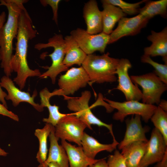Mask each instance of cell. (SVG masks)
<instances>
[{
    "mask_svg": "<svg viewBox=\"0 0 167 167\" xmlns=\"http://www.w3.org/2000/svg\"><path fill=\"white\" fill-rule=\"evenodd\" d=\"M37 33L31 18L24 7L19 18L15 53L12 55L10 63L13 71L17 73L13 81L21 90L24 88L28 77H39L41 74L39 69L33 70L29 67L27 59L28 41L36 37Z\"/></svg>",
    "mask_w": 167,
    "mask_h": 167,
    "instance_id": "1",
    "label": "cell"
},
{
    "mask_svg": "<svg viewBox=\"0 0 167 167\" xmlns=\"http://www.w3.org/2000/svg\"><path fill=\"white\" fill-rule=\"evenodd\" d=\"M27 0H1L0 6L7 8L8 15L7 21L0 32V60L1 67L6 75L9 77L13 71L10 65L13 55V41L16 38L20 14Z\"/></svg>",
    "mask_w": 167,
    "mask_h": 167,
    "instance_id": "2",
    "label": "cell"
},
{
    "mask_svg": "<svg viewBox=\"0 0 167 167\" xmlns=\"http://www.w3.org/2000/svg\"><path fill=\"white\" fill-rule=\"evenodd\" d=\"M107 52L101 55H87L82 66L90 82L97 84L113 83L117 80L116 71L120 59L111 57Z\"/></svg>",
    "mask_w": 167,
    "mask_h": 167,
    "instance_id": "3",
    "label": "cell"
},
{
    "mask_svg": "<svg viewBox=\"0 0 167 167\" xmlns=\"http://www.w3.org/2000/svg\"><path fill=\"white\" fill-rule=\"evenodd\" d=\"M50 47L54 49L52 53L47 55L51 58L52 64L48 68V70L41 74L39 78H45L49 77L51 79L52 83L54 84L57 75L68 69V68L63 63L65 55V43L62 35L55 34L49 39L47 43H38L34 46V48L39 50Z\"/></svg>",
    "mask_w": 167,
    "mask_h": 167,
    "instance_id": "4",
    "label": "cell"
},
{
    "mask_svg": "<svg viewBox=\"0 0 167 167\" xmlns=\"http://www.w3.org/2000/svg\"><path fill=\"white\" fill-rule=\"evenodd\" d=\"M90 91L85 90L83 92L80 97H71L67 96V107L68 109L74 113L73 114L82 121L88 128L92 130L91 125H95L107 128L112 135L113 141L116 140L112 130V124L105 123L97 118L92 113L89 105L91 97Z\"/></svg>",
    "mask_w": 167,
    "mask_h": 167,
    "instance_id": "5",
    "label": "cell"
},
{
    "mask_svg": "<svg viewBox=\"0 0 167 167\" xmlns=\"http://www.w3.org/2000/svg\"><path fill=\"white\" fill-rule=\"evenodd\" d=\"M130 77L134 84L140 86L142 89V103L159 105L162 95L167 89V84L164 83L153 72Z\"/></svg>",
    "mask_w": 167,
    "mask_h": 167,
    "instance_id": "6",
    "label": "cell"
},
{
    "mask_svg": "<svg viewBox=\"0 0 167 167\" xmlns=\"http://www.w3.org/2000/svg\"><path fill=\"white\" fill-rule=\"evenodd\" d=\"M113 108L117 111L113 115V118L115 120L123 122L126 117L130 115H138L142 118L145 122H147L150 119L157 106L141 103L134 100L123 102L116 101L106 98H103Z\"/></svg>",
    "mask_w": 167,
    "mask_h": 167,
    "instance_id": "7",
    "label": "cell"
},
{
    "mask_svg": "<svg viewBox=\"0 0 167 167\" xmlns=\"http://www.w3.org/2000/svg\"><path fill=\"white\" fill-rule=\"evenodd\" d=\"M90 82L89 78L82 66L72 67L60 77L58 82L59 88L54 90L51 94L52 96H62L65 99L67 96L73 95L80 88L85 87Z\"/></svg>",
    "mask_w": 167,
    "mask_h": 167,
    "instance_id": "8",
    "label": "cell"
},
{
    "mask_svg": "<svg viewBox=\"0 0 167 167\" xmlns=\"http://www.w3.org/2000/svg\"><path fill=\"white\" fill-rule=\"evenodd\" d=\"M55 127V135L59 139L74 142L81 146V140L87 125L73 113L66 114Z\"/></svg>",
    "mask_w": 167,
    "mask_h": 167,
    "instance_id": "9",
    "label": "cell"
},
{
    "mask_svg": "<svg viewBox=\"0 0 167 167\" xmlns=\"http://www.w3.org/2000/svg\"><path fill=\"white\" fill-rule=\"evenodd\" d=\"M70 34L87 55L92 54L96 51L104 53L110 38L109 35L103 32L91 34L80 28L72 31Z\"/></svg>",
    "mask_w": 167,
    "mask_h": 167,
    "instance_id": "10",
    "label": "cell"
},
{
    "mask_svg": "<svg viewBox=\"0 0 167 167\" xmlns=\"http://www.w3.org/2000/svg\"><path fill=\"white\" fill-rule=\"evenodd\" d=\"M131 67V64L128 59H120L115 72L118 75V84L112 90L116 89L122 92L126 101H139L142 99V92L138 85L132 82L129 75L128 71Z\"/></svg>",
    "mask_w": 167,
    "mask_h": 167,
    "instance_id": "11",
    "label": "cell"
},
{
    "mask_svg": "<svg viewBox=\"0 0 167 167\" xmlns=\"http://www.w3.org/2000/svg\"><path fill=\"white\" fill-rule=\"evenodd\" d=\"M167 151V144L160 131L154 128L148 140L145 152L139 165V167H148L161 161Z\"/></svg>",
    "mask_w": 167,
    "mask_h": 167,
    "instance_id": "12",
    "label": "cell"
},
{
    "mask_svg": "<svg viewBox=\"0 0 167 167\" xmlns=\"http://www.w3.org/2000/svg\"><path fill=\"white\" fill-rule=\"evenodd\" d=\"M149 20L139 14L131 18L125 17L122 18L118 22L116 28L109 34V44L114 42L125 36L137 35L146 27Z\"/></svg>",
    "mask_w": 167,
    "mask_h": 167,
    "instance_id": "13",
    "label": "cell"
},
{
    "mask_svg": "<svg viewBox=\"0 0 167 167\" xmlns=\"http://www.w3.org/2000/svg\"><path fill=\"white\" fill-rule=\"evenodd\" d=\"M132 115L131 118L125 120L126 130L123 139L118 145L119 150L135 142L148 141L146 133L149 131V127L142 126L140 116Z\"/></svg>",
    "mask_w": 167,
    "mask_h": 167,
    "instance_id": "14",
    "label": "cell"
},
{
    "mask_svg": "<svg viewBox=\"0 0 167 167\" xmlns=\"http://www.w3.org/2000/svg\"><path fill=\"white\" fill-rule=\"evenodd\" d=\"M0 85L5 88L8 94L5 97L6 100H11L14 106H17L22 102H27L31 105L37 111L41 112L43 110L40 104L36 103L34 99L37 95V92L35 90L31 96L29 92L22 91L15 85L13 81L9 77L3 76L1 79Z\"/></svg>",
    "mask_w": 167,
    "mask_h": 167,
    "instance_id": "15",
    "label": "cell"
},
{
    "mask_svg": "<svg viewBox=\"0 0 167 167\" xmlns=\"http://www.w3.org/2000/svg\"><path fill=\"white\" fill-rule=\"evenodd\" d=\"M151 33L147 38L152 44L144 49V54L150 57L161 56L167 65V27L159 32L152 30Z\"/></svg>",
    "mask_w": 167,
    "mask_h": 167,
    "instance_id": "16",
    "label": "cell"
},
{
    "mask_svg": "<svg viewBox=\"0 0 167 167\" xmlns=\"http://www.w3.org/2000/svg\"><path fill=\"white\" fill-rule=\"evenodd\" d=\"M49 137L50 146L48 156L45 161L38 167H48V164L52 162L57 163L60 167H69L66 151L62 145L58 144V140L55 135V127L52 125Z\"/></svg>",
    "mask_w": 167,
    "mask_h": 167,
    "instance_id": "17",
    "label": "cell"
},
{
    "mask_svg": "<svg viewBox=\"0 0 167 167\" xmlns=\"http://www.w3.org/2000/svg\"><path fill=\"white\" fill-rule=\"evenodd\" d=\"M83 17L87 26L86 31L88 32L94 34L102 32L101 12L96 1L91 0L85 4Z\"/></svg>",
    "mask_w": 167,
    "mask_h": 167,
    "instance_id": "18",
    "label": "cell"
},
{
    "mask_svg": "<svg viewBox=\"0 0 167 167\" xmlns=\"http://www.w3.org/2000/svg\"><path fill=\"white\" fill-rule=\"evenodd\" d=\"M61 143L66 153L69 167H88L99 160L87 157L81 146L72 145L63 140H61Z\"/></svg>",
    "mask_w": 167,
    "mask_h": 167,
    "instance_id": "19",
    "label": "cell"
},
{
    "mask_svg": "<svg viewBox=\"0 0 167 167\" xmlns=\"http://www.w3.org/2000/svg\"><path fill=\"white\" fill-rule=\"evenodd\" d=\"M64 39L65 55L63 64L68 68L75 64L82 66L87 55L81 49L71 36H67Z\"/></svg>",
    "mask_w": 167,
    "mask_h": 167,
    "instance_id": "20",
    "label": "cell"
},
{
    "mask_svg": "<svg viewBox=\"0 0 167 167\" xmlns=\"http://www.w3.org/2000/svg\"><path fill=\"white\" fill-rule=\"evenodd\" d=\"M103 10L101 11L102 31L109 35L113 31L115 24L126 15L119 7L112 5L101 2Z\"/></svg>",
    "mask_w": 167,
    "mask_h": 167,
    "instance_id": "21",
    "label": "cell"
},
{
    "mask_svg": "<svg viewBox=\"0 0 167 167\" xmlns=\"http://www.w3.org/2000/svg\"><path fill=\"white\" fill-rule=\"evenodd\" d=\"M118 144L117 141H113L112 143L109 144L101 143L84 132L81 140V146L86 156L89 158L94 159L100 152L105 151L111 152L116 149Z\"/></svg>",
    "mask_w": 167,
    "mask_h": 167,
    "instance_id": "22",
    "label": "cell"
},
{
    "mask_svg": "<svg viewBox=\"0 0 167 167\" xmlns=\"http://www.w3.org/2000/svg\"><path fill=\"white\" fill-rule=\"evenodd\" d=\"M148 142L133 143L122 148L121 154L124 156L126 167H139L140 162L145 152Z\"/></svg>",
    "mask_w": 167,
    "mask_h": 167,
    "instance_id": "23",
    "label": "cell"
},
{
    "mask_svg": "<svg viewBox=\"0 0 167 167\" xmlns=\"http://www.w3.org/2000/svg\"><path fill=\"white\" fill-rule=\"evenodd\" d=\"M41 98L40 105L43 108L46 107L49 111L48 118H44L43 121L55 126L58 122L66 114L62 113L59 111V107L55 105H52L49 102V99L52 97L50 92L47 88L41 90L40 92Z\"/></svg>",
    "mask_w": 167,
    "mask_h": 167,
    "instance_id": "24",
    "label": "cell"
},
{
    "mask_svg": "<svg viewBox=\"0 0 167 167\" xmlns=\"http://www.w3.org/2000/svg\"><path fill=\"white\" fill-rule=\"evenodd\" d=\"M144 3V6L139 8V14L149 20L158 15L164 18H167V0L156 1L146 0Z\"/></svg>",
    "mask_w": 167,
    "mask_h": 167,
    "instance_id": "25",
    "label": "cell"
},
{
    "mask_svg": "<svg viewBox=\"0 0 167 167\" xmlns=\"http://www.w3.org/2000/svg\"><path fill=\"white\" fill-rule=\"evenodd\" d=\"M51 124L46 123L43 128L36 129L35 131V135L38 139L39 143V149L36 158L40 164L44 163L47 158V138L51 132Z\"/></svg>",
    "mask_w": 167,
    "mask_h": 167,
    "instance_id": "26",
    "label": "cell"
},
{
    "mask_svg": "<svg viewBox=\"0 0 167 167\" xmlns=\"http://www.w3.org/2000/svg\"><path fill=\"white\" fill-rule=\"evenodd\" d=\"M155 128L162 135L165 141L167 144V113L159 106L154 111L150 119Z\"/></svg>",
    "mask_w": 167,
    "mask_h": 167,
    "instance_id": "27",
    "label": "cell"
},
{
    "mask_svg": "<svg viewBox=\"0 0 167 167\" xmlns=\"http://www.w3.org/2000/svg\"><path fill=\"white\" fill-rule=\"evenodd\" d=\"M146 0H143L139 2L130 3L122 0H103L101 1L118 6L126 15H133L139 13L140 5L144 3Z\"/></svg>",
    "mask_w": 167,
    "mask_h": 167,
    "instance_id": "28",
    "label": "cell"
},
{
    "mask_svg": "<svg viewBox=\"0 0 167 167\" xmlns=\"http://www.w3.org/2000/svg\"><path fill=\"white\" fill-rule=\"evenodd\" d=\"M141 61L152 66L155 69L153 72L164 83L167 84V65L158 63L152 60L149 56L144 54L141 57Z\"/></svg>",
    "mask_w": 167,
    "mask_h": 167,
    "instance_id": "29",
    "label": "cell"
},
{
    "mask_svg": "<svg viewBox=\"0 0 167 167\" xmlns=\"http://www.w3.org/2000/svg\"><path fill=\"white\" fill-rule=\"evenodd\" d=\"M107 163L108 167H126L124 156L117 150H115L113 155L109 156Z\"/></svg>",
    "mask_w": 167,
    "mask_h": 167,
    "instance_id": "30",
    "label": "cell"
},
{
    "mask_svg": "<svg viewBox=\"0 0 167 167\" xmlns=\"http://www.w3.org/2000/svg\"><path fill=\"white\" fill-rule=\"evenodd\" d=\"M60 0H41L40 2L41 4L44 6L47 5L50 6L53 12V19L55 23L58 24V6L59 2H61Z\"/></svg>",
    "mask_w": 167,
    "mask_h": 167,
    "instance_id": "31",
    "label": "cell"
},
{
    "mask_svg": "<svg viewBox=\"0 0 167 167\" xmlns=\"http://www.w3.org/2000/svg\"><path fill=\"white\" fill-rule=\"evenodd\" d=\"M0 114L7 116L13 120L18 121L19 118L18 116L12 112L9 111L7 108L3 104L0 103Z\"/></svg>",
    "mask_w": 167,
    "mask_h": 167,
    "instance_id": "32",
    "label": "cell"
},
{
    "mask_svg": "<svg viewBox=\"0 0 167 167\" xmlns=\"http://www.w3.org/2000/svg\"><path fill=\"white\" fill-rule=\"evenodd\" d=\"M88 167H108V166L105 159H99L96 162Z\"/></svg>",
    "mask_w": 167,
    "mask_h": 167,
    "instance_id": "33",
    "label": "cell"
},
{
    "mask_svg": "<svg viewBox=\"0 0 167 167\" xmlns=\"http://www.w3.org/2000/svg\"><path fill=\"white\" fill-rule=\"evenodd\" d=\"M155 167H167V151L166 152L162 159L157 162Z\"/></svg>",
    "mask_w": 167,
    "mask_h": 167,
    "instance_id": "34",
    "label": "cell"
},
{
    "mask_svg": "<svg viewBox=\"0 0 167 167\" xmlns=\"http://www.w3.org/2000/svg\"><path fill=\"white\" fill-rule=\"evenodd\" d=\"M7 94L3 91L1 88L0 82V101L5 107L7 108V105L5 98Z\"/></svg>",
    "mask_w": 167,
    "mask_h": 167,
    "instance_id": "35",
    "label": "cell"
},
{
    "mask_svg": "<svg viewBox=\"0 0 167 167\" xmlns=\"http://www.w3.org/2000/svg\"><path fill=\"white\" fill-rule=\"evenodd\" d=\"M6 14L5 12L2 11L0 14V32L5 23L6 20Z\"/></svg>",
    "mask_w": 167,
    "mask_h": 167,
    "instance_id": "36",
    "label": "cell"
},
{
    "mask_svg": "<svg viewBox=\"0 0 167 167\" xmlns=\"http://www.w3.org/2000/svg\"><path fill=\"white\" fill-rule=\"evenodd\" d=\"M158 106L164 111H167V101L166 100H162L158 105Z\"/></svg>",
    "mask_w": 167,
    "mask_h": 167,
    "instance_id": "37",
    "label": "cell"
},
{
    "mask_svg": "<svg viewBox=\"0 0 167 167\" xmlns=\"http://www.w3.org/2000/svg\"><path fill=\"white\" fill-rule=\"evenodd\" d=\"M48 167H60L57 163L52 162L49 163L48 165Z\"/></svg>",
    "mask_w": 167,
    "mask_h": 167,
    "instance_id": "38",
    "label": "cell"
},
{
    "mask_svg": "<svg viewBox=\"0 0 167 167\" xmlns=\"http://www.w3.org/2000/svg\"><path fill=\"white\" fill-rule=\"evenodd\" d=\"M8 154V153L6 152L4 150L0 148V156H6Z\"/></svg>",
    "mask_w": 167,
    "mask_h": 167,
    "instance_id": "39",
    "label": "cell"
}]
</instances>
